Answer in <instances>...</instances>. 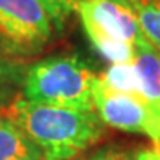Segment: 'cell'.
<instances>
[{
	"instance_id": "obj_9",
	"label": "cell",
	"mask_w": 160,
	"mask_h": 160,
	"mask_svg": "<svg viewBox=\"0 0 160 160\" xmlns=\"http://www.w3.org/2000/svg\"><path fill=\"white\" fill-rule=\"evenodd\" d=\"M142 38L160 52V0H129Z\"/></svg>"
},
{
	"instance_id": "obj_5",
	"label": "cell",
	"mask_w": 160,
	"mask_h": 160,
	"mask_svg": "<svg viewBox=\"0 0 160 160\" xmlns=\"http://www.w3.org/2000/svg\"><path fill=\"white\" fill-rule=\"evenodd\" d=\"M74 10L87 36H105L132 46L142 36L129 0H77Z\"/></svg>"
},
{
	"instance_id": "obj_2",
	"label": "cell",
	"mask_w": 160,
	"mask_h": 160,
	"mask_svg": "<svg viewBox=\"0 0 160 160\" xmlns=\"http://www.w3.org/2000/svg\"><path fill=\"white\" fill-rule=\"evenodd\" d=\"M98 75L78 56H49L26 67L21 93L26 101L77 110H95Z\"/></svg>"
},
{
	"instance_id": "obj_8",
	"label": "cell",
	"mask_w": 160,
	"mask_h": 160,
	"mask_svg": "<svg viewBox=\"0 0 160 160\" xmlns=\"http://www.w3.org/2000/svg\"><path fill=\"white\" fill-rule=\"evenodd\" d=\"M98 83L106 90L128 95H141V82L137 75L134 62L111 64L103 74L98 77Z\"/></svg>"
},
{
	"instance_id": "obj_14",
	"label": "cell",
	"mask_w": 160,
	"mask_h": 160,
	"mask_svg": "<svg viewBox=\"0 0 160 160\" xmlns=\"http://www.w3.org/2000/svg\"><path fill=\"white\" fill-rule=\"evenodd\" d=\"M17 92L13 87H0V116H3L5 108L10 105V101L15 98Z\"/></svg>"
},
{
	"instance_id": "obj_3",
	"label": "cell",
	"mask_w": 160,
	"mask_h": 160,
	"mask_svg": "<svg viewBox=\"0 0 160 160\" xmlns=\"http://www.w3.org/2000/svg\"><path fill=\"white\" fill-rule=\"evenodd\" d=\"M52 36L41 0H0V54L10 59L39 54Z\"/></svg>"
},
{
	"instance_id": "obj_13",
	"label": "cell",
	"mask_w": 160,
	"mask_h": 160,
	"mask_svg": "<svg viewBox=\"0 0 160 160\" xmlns=\"http://www.w3.org/2000/svg\"><path fill=\"white\" fill-rule=\"evenodd\" d=\"M85 160H136V154L119 145H106L93 152Z\"/></svg>"
},
{
	"instance_id": "obj_12",
	"label": "cell",
	"mask_w": 160,
	"mask_h": 160,
	"mask_svg": "<svg viewBox=\"0 0 160 160\" xmlns=\"http://www.w3.org/2000/svg\"><path fill=\"white\" fill-rule=\"evenodd\" d=\"M77 0H41V3L44 5V8L48 10L52 26H56L57 30H62L65 25V20L70 15V12L75 8Z\"/></svg>"
},
{
	"instance_id": "obj_7",
	"label": "cell",
	"mask_w": 160,
	"mask_h": 160,
	"mask_svg": "<svg viewBox=\"0 0 160 160\" xmlns=\"http://www.w3.org/2000/svg\"><path fill=\"white\" fill-rule=\"evenodd\" d=\"M0 160H46L42 150L12 119L0 116Z\"/></svg>"
},
{
	"instance_id": "obj_4",
	"label": "cell",
	"mask_w": 160,
	"mask_h": 160,
	"mask_svg": "<svg viewBox=\"0 0 160 160\" xmlns=\"http://www.w3.org/2000/svg\"><path fill=\"white\" fill-rule=\"evenodd\" d=\"M95 111L105 126L147 136L160 145V108L141 95L116 93L97 83Z\"/></svg>"
},
{
	"instance_id": "obj_10",
	"label": "cell",
	"mask_w": 160,
	"mask_h": 160,
	"mask_svg": "<svg viewBox=\"0 0 160 160\" xmlns=\"http://www.w3.org/2000/svg\"><path fill=\"white\" fill-rule=\"evenodd\" d=\"M92 46L97 49L108 62L111 64H121V62H132L136 49L132 44L111 38H105V36H88Z\"/></svg>"
},
{
	"instance_id": "obj_1",
	"label": "cell",
	"mask_w": 160,
	"mask_h": 160,
	"mask_svg": "<svg viewBox=\"0 0 160 160\" xmlns=\"http://www.w3.org/2000/svg\"><path fill=\"white\" fill-rule=\"evenodd\" d=\"M42 150L46 160H74L105 136L95 110H77L26 101L17 93L3 111Z\"/></svg>"
},
{
	"instance_id": "obj_15",
	"label": "cell",
	"mask_w": 160,
	"mask_h": 160,
	"mask_svg": "<svg viewBox=\"0 0 160 160\" xmlns=\"http://www.w3.org/2000/svg\"><path fill=\"white\" fill-rule=\"evenodd\" d=\"M136 160H160V145L141 149L136 154Z\"/></svg>"
},
{
	"instance_id": "obj_6",
	"label": "cell",
	"mask_w": 160,
	"mask_h": 160,
	"mask_svg": "<svg viewBox=\"0 0 160 160\" xmlns=\"http://www.w3.org/2000/svg\"><path fill=\"white\" fill-rule=\"evenodd\" d=\"M134 65L141 82V93L150 103L160 108V52L142 36L136 42Z\"/></svg>"
},
{
	"instance_id": "obj_11",
	"label": "cell",
	"mask_w": 160,
	"mask_h": 160,
	"mask_svg": "<svg viewBox=\"0 0 160 160\" xmlns=\"http://www.w3.org/2000/svg\"><path fill=\"white\" fill-rule=\"evenodd\" d=\"M26 67L20 61L0 54V87H18L23 83Z\"/></svg>"
}]
</instances>
